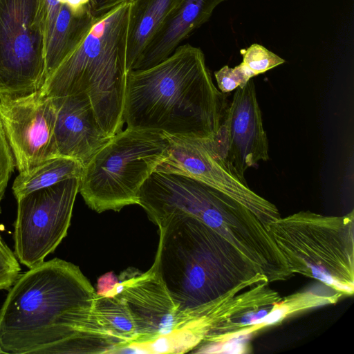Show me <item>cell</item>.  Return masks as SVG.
<instances>
[{"label":"cell","mask_w":354,"mask_h":354,"mask_svg":"<svg viewBox=\"0 0 354 354\" xmlns=\"http://www.w3.org/2000/svg\"><path fill=\"white\" fill-rule=\"evenodd\" d=\"M96 291L76 265L54 258L29 268L0 309L4 353H110L92 315Z\"/></svg>","instance_id":"obj_1"},{"label":"cell","mask_w":354,"mask_h":354,"mask_svg":"<svg viewBox=\"0 0 354 354\" xmlns=\"http://www.w3.org/2000/svg\"><path fill=\"white\" fill-rule=\"evenodd\" d=\"M227 106L203 52L189 44L152 67L127 73L123 111L127 128L212 139Z\"/></svg>","instance_id":"obj_2"},{"label":"cell","mask_w":354,"mask_h":354,"mask_svg":"<svg viewBox=\"0 0 354 354\" xmlns=\"http://www.w3.org/2000/svg\"><path fill=\"white\" fill-rule=\"evenodd\" d=\"M158 227L152 266L181 313L240 285L268 281L234 246L196 218L172 214Z\"/></svg>","instance_id":"obj_3"},{"label":"cell","mask_w":354,"mask_h":354,"mask_svg":"<svg viewBox=\"0 0 354 354\" xmlns=\"http://www.w3.org/2000/svg\"><path fill=\"white\" fill-rule=\"evenodd\" d=\"M133 0L95 14L46 79L42 91L60 97L84 93L106 133L122 131L127 53Z\"/></svg>","instance_id":"obj_4"},{"label":"cell","mask_w":354,"mask_h":354,"mask_svg":"<svg viewBox=\"0 0 354 354\" xmlns=\"http://www.w3.org/2000/svg\"><path fill=\"white\" fill-rule=\"evenodd\" d=\"M268 230L293 274L352 295L354 214L323 216L301 211L270 223Z\"/></svg>","instance_id":"obj_5"},{"label":"cell","mask_w":354,"mask_h":354,"mask_svg":"<svg viewBox=\"0 0 354 354\" xmlns=\"http://www.w3.org/2000/svg\"><path fill=\"white\" fill-rule=\"evenodd\" d=\"M163 132L127 128L113 136L84 167L79 192L97 213L138 204L141 186L169 153Z\"/></svg>","instance_id":"obj_6"},{"label":"cell","mask_w":354,"mask_h":354,"mask_svg":"<svg viewBox=\"0 0 354 354\" xmlns=\"http://www.w3.org/2000/svg\"><path fill=\"white\" fill-rule=\"evenodd\" d=\"M46 45V0H0V94L41 88Z\"/></svg>","instance_id":"obj_7"},{"label":"cell","mask_w":354,"mask_h":354,"mask_svg":"<svg viewBox=\"0 0 354 354\" xmlns=\"http://www.w3.org/2000/svg\"><path fill=\"white\" fill-rule=\"evenodd\" d=\"M80 178H70L17 199L14 252L28 268L44 261L66 236L79 192Z\"/></svg>","instance_id":"obj_8"},{"label":"cell","mask_w":354,"mask_h":354,"mask_svg":"<svg viewBox=\"0 0 354 354\" xmlns=\"http://www.w3.org/2000/svg\"><path fill=\"white\" fill-rule=\"evenodd\" d=\"M169 136V156L154 171L181 174L203 183L233 198L268 224L280 217L277 207L251 189L207 139Z\"/></svg>","instance_id":"obj_9"},{"label":"cell","mask_w":354,"mask_h":354,"mask_svg":"<svg viewBox=\"0 0 354 354\" xmlns=\"http://www.w3.org/2000/svg\"><path fill=\"white\" fill-rule=\"evenodd\" d=\"M56 97L40 88L24 94H0V120L19 172L58 156L54 139Z\"/></svg>","instance_id":"obj_10"},{"label":"cell","mask_w":354,"mask_h":354,"mask_svg":"<svg viewBox=\"0 0 354 354\" xmlns=\"http://www.w3.org/2000/svg\"><path fill=\"white\" fill-rule=\"evenodd\" d=\"M207 140L243 178L247 169L269 159L268 140L252 78L235 90L218 131Z\"/></svg>","instance_id":"obj_11"},{"label":"cell","mask_w":354,"mask_h":354,"mask_svg":"<svg viewBox=\"0 0 354 354\" xmlns=\"http://www.w3.org/2000/svg\"><path fill=\"white\" fill-rule=\"evenodd\" d=\"M120 280L109 292L121 293L136 322L138 341L136 346L179 331L184 326L181 313L155 268L145 272H124Z\"/></svg>","instance_id":"obj_12"},{"label":"cell","mask_w":354,"mask_h":354,"mask_svg":"<svg viewBox=\"0 0 354 354\" xmlns=\"http://www.w3.org/2000/svg\"><path fill=\"white\" fill-rule=\"evenodd\" d=\"M56 98L54 139L57 153L73 158L84 167L112 137L102 128L86 94Z\"/></svg>","instance_id":"obj_13"},{"label":"cell","mask_w":354,"mask_h":354,"mask_svg":"<svg viewBox=\"0 0 354 354\" xmlns=\"http://www.w3.org/2000/svg\"><path fill=\"white\" fill-rule=\"evenodd\" d=\"M224 0H183L141 55L133 71L161 62L194 31L209 20L214 8Z\"/></svg>","instance_id":"obj_14"},{"label":"cell","mask_w":354,"mask_h":354,"mask_svg":"<svg viewBox=\"0 0 354 354\" xmlns=\"http://www.w3.org/2000/svg\"><path fill=\"white\" fill-rule=\"evenodd\" d=\"M183 0H133L127 70L133 71L141 55Z\"/></svg>","instance_id":"obj_15"},{"label":"cell","mask_w":354,"mask_h":354,"mask_svg":"<svg viewBox=\"0 0 354 354\" xmlns=\"http://www.w3.org/2000/svg\"><path fill=\"white\" fill-rule=\"evenodd\" d=\"M343 296L342 292L331 289L326 291L309 290L281 297L270 306L264 316L241 328L218 335L217 342L220 345H225L240 338L247 337L295 314L322 306L334 304Z\"/></svg>","instance_id":"obj_16"},{"label":"cell","mask_w":354,"mask_h":354,"mask_svg":"<svg viewBox=\"0 0 354 354\" xmlns=\"http://www.w3.org/2000/svg\"><path fill=\"white\" fill-rule=\"evenodd\" d=\"M92 313L102 333L113 344L115 353L138 342L134 316L121 293H96Z\"/></svg>","instance_id":"obj_17"},{"label":"cell","mask_w":354,"mask_h":354,"mask_svg":"<svg viewBox=\"0 0 354 354\" xmlns=\"http://www.w3.org/2000/svg\"><path fill=\"white\" fill-rule=\"evenodd\" d=\"M84 167L77 160L62 156L49 158L31 169L19 172L12 185L16 199L70 178H80Z\"/></svg>","instance_id":"obj_18"},{"label":"cell","mask_w":354,"mask_h":354,"mask_svg":"<svg viewBox=\"0 0 354 354\" xmlns=\"http://www.w3.org/2000/svg\"><path fill=\"white\" fill-rule=\"evenodd\" d=\"M242 64L254 76L266 73L285 62L279 55L269 50L262 45L252 44L246 49H241Z\"/></svg>","instance_id":"obj_19"},{"label":"cell","mask_w":354,"mask_h":354,"mask_svg":"<svg viewBox=\"0 0 354 354\" xmlns=\"http://www.w3.org/2000/svg\"><path fill=\"white\" fill-rule=\"evenodd\" d=\"M218 90L223 93L235 91L242 87L254 77V74L242 63L234 68L225 65L214 72Z\"/></svg>","instance_id":"obj_20"},{"label":"cell","mask_w":354,"mask_h":354,"mask_svg":"<svg viewBox=\"0 0 354 354\" xmlns=\"http://www.w3.org/2000/svg\"><path fill=\"white\" fill-rule=\"evenodd\" d=\"M19 261L0 235V290H9L20 275Z\"/></svg>","instance_id":"obj_21"},{"label":"cell","mask_w":354,"mask_h":354,"mask_svg":"<svg viewBox=\"0 0 354 354\" xmlns=\"http://www.w3.org/2000/svg\"><path fill=\"white\" fill-rule=\"evenodd\" d=\"M15 167V159L0 120V214L1 202Z\"/></svg>","instance_id":"obj_22"},{"label":"cell","mask_w":354,"mask_h":354,"mask_svg":"<svg viewBox=\"0 0 354 354\" xmlns=\"http://www.w3.org/2000/svg\"><path fill=\"white\" fill-rule=\"evenodd\" d=\"M118 280L113 272L106 273L98 279L96 293L103 295L113 288Z\"/></svg>","instance_id":"obj_23"},{"label":"cell","mask_w":354,"mask_h":354,"mask_svg":"<svg viewBox=\"0 0 354 354\" xmlns=\"http://www.w3.org/2000/svg\"><path fill=\"white\" fill-rule=\"evenodd\" d=\"M130 0H90L91 9L94 14H100Z\"/></svg>","instance_id":"obj_24"},{"label":"cell","mask_w":354,"mask_h":354,"mask_svg":"<svg viewBox=\"0 0 354 354\" xmlns=\"http://www.w3.org/2000/svg\"><path fill=\"white\" fill-rule=\"evenodd\" d=\"M0 353H4L3 351L2 350V348H1L0 346Z\"/></svg>","instance_id":"obj_25"}]
</instances>
